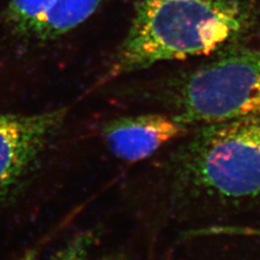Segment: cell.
Returning a JSON list of instances; mask_svg holds the SVG:
<instances>
[{
	"instance_id": "1",
	"label": "cell",
	"mask_w": 260,
	"mask_h": 260,
	"mask_svg": "<svg viewBox=\"0 0 260 260\" xmlns=\"http://www.w3.org/2000/svg\"><path fill=\"white\" fill-rule=\"evenodd\" d=\"M251 19L243 0H142L108 77L211 54L241 35Z\"/></svg>"
},
{
	"instance_id": "2",
	"label": "cell",
	"mask_w": 260,
	"mask_h": 260,
	"mask_svg": "<svg viewBox=\"0 0 260 260\" xmlns=\"http://www.w3.org/2000/svg\"><path fill=\"white\" fill-rule=\"evenodd\" d=\"M177 188L224 209L260 206V115L199 126L172 158Z\"/></svg>"
},
{
	"instance_id": "3",
	"label": "cell",
	"mask_w": 260,
	"mask_h": 260,
	"mask_svg": "<svg viewBox=\"0 0 260 260\" xmlns=\"http://www.w3.org/2000/svg\"><path fill=\"white\" fill-rule=\"evenodd\" d=\"M174 115L187 127L260 115V50L238 49L195 70L180 84Z\"/></svg>"
},
{
	"instance_id": "4",
	"label": "cell",
	"mask_w": 260,
	"mask_h": 260,
	"mask_svg": "<svg viewBox=\"0 0 260 260\" xmlns=\"http://www.w3.org/2000/svg\"><path fill=\"white\" fill-rule=\"evenodd\" d=\"M65 115L64 109L30 116L0 113V200L35 166Z\"/></svg>"
},
{
	"instance_id": "5",
	"label": "cell",
	"mask_w": 260,
	"mask_h": 260,
	"mask_svg": "<svg viewBox=\"0 0 260 260\" xmlns=\"http://www.w3.org/2000/svg\"><path fill=\"white\" fill-rule=\"evenodd\" d=\"M187 132L188 127L175 116L146 114L108 121L103 126V136L116 157L137 162Z\"/></svg>"
},
{
	"instance_id": "6",
	"label": "cell",
	"mask_w": 260,
	"mask_h": 260,
	"mask_svg": "<svg viewBox=\"0 0 260 260\" xmlns=\"http://www.w3.org/2000/svg\"><path fill=\"white\" fill-rule=\"evenodd\" d=\"M106 0H52L35 38L55 39L89 19Z\"/></svg>"
},
{
	"instance_id": "7",
	"label": "cell",
	"mask_w": 260,
	"mask_h": 260,
	"mask_svg": "<svg viewBox=\"0 0 260 260\" xmlns=\"http://www.w3.org/2000/svg\"><path fill=\"white\" fill-rule=\"evenodd\" d=\"M52 0H10V25L20 35L35 38Z\"/></svg>"
},
{
	"instance_id": "8",
	"label": "cell",
	"mask_w": 260,
	"mask_h": 260,
	"mask_svg": "<svg viewBox=\"0 0 260 260\" xmlns=\"http://www.w3.org/2000/svg\"><path fill=\"white\" fill-rule=\"evenodd\" d=\"M92 243L93 237L91 235H79L70 242L54 260H85Z\"/></svg>"
},
{
	"instance_id": "9",
	"label": "cell",
	"mask_w": 260,
	"mask_h": 260,
	"mask_svg": "<svg viewBox=\"0 0 260 260\" xmlns=\"http://www.w3.org/2000/svg\"><path fill=\"white\" fill-rule=\"evenodd\" d=\"M20 260H36L35 252H33V251L28 252V253H26Z\"/></svg>"
}]
</instances>
